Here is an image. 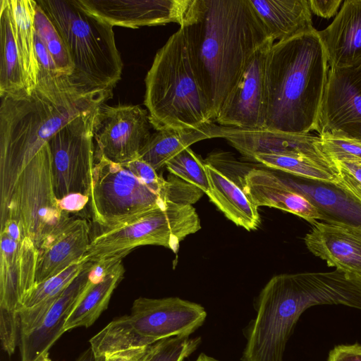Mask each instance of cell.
<instances>
[{"label": "cell", "instance_id": "obj_1", "mask_svg": "<svg viewBox=\"0 0 361 361\" xmlns=\"http://www.w3.org/2000/svg\"><path fill=\"white\" fill-rule=\"evenodd\" d=\"M180 27L214 123L249 61L270 36L250 0H192Z\"/></svg>", "mask_w": 361, "mask_h": 361}, {"label": "cell", "instance_id": "obj_2", "mask_svg": "<svg viewBox=\"0 0 361 361\" xmlns=\"http://www.w3.org/2000/svg\"><path fill=\"white\" fill-rule=\"evenodd\" d=\"M112 95V91L82 92L61 78H39L31 94L0 96V214L22 171L53 135Z\"/></svg>", "mask_w": 361, "mask_h": 361}, {"label": "cell", "instance_id": "obj_3", "mask_svg": "<svg viewBox=\"0 0 361 361\" xmlns=\"http://www.w3.org/2000/svg\"><path fill=\"white\" fill-rule=\"evenodd\" d=\"M321 305L361 310V280L336 269L273 276L256 298L255 317L243 331L246 343L241 361H283L301 314Z\"/></svg>", "mask_w": 361, "mask_h": 361}, {"label": "cell", "instance_id": "obj_4", "mask_svg": "<svg viewBox=\"0 0 361 361\" xmlns=\"http://www.w3.org/2000/svg\"><path fill=\"white\" fill-rule=\"evenodd\" d=\"M328 73L326 54L315 28L274 42L266 66L263 129L288 133L317 131Z\"/></svg>", "mask_w": 361, "mask_h": 361}, {"label": "cell", "instance_id": "obj_5", "mask_svg": "<svg viewBox=\"0 0 361 361\" xmlns=\"http://www.w3.org/2000/svg\"><path fill=\"white\" fill-rule=\"evenodd\" d=\"M145 82L144 104L156 130L213 123L180 27L157 51Z\"/></svg>", "mask_w": 361, "mask_h": 361}, {"label": "cell", "instance_id": "obj_6", "mask_svg": "<svg viewBox=\"0 0 361 361\" xmlns=\"http://www.w3.org/2000/svg\"><path fill=\"white\" fill-rule=\"evenodd\" d=\"M61 35L73 64L70 82L85 92L112 91L123 63L113 26L77 4L75 0H38Z\"/></svg>", "mask_w": 361, "mask_h": 361}, {"label": "cell", "instance_id": "obj_7", "mask_svg": "<svg viewBox=\"0 0 361 361\" xmlns=\"http://www.w3.org/2000/svg\"><path fill=\"white\" fill-rule=\"evenodd\" d=\"M205 309L178 297H140L129 314L114 319L90 340L97 361L147 350L173 336H190L204 322Z\"/></svg>", "mask_w": 361, "mask_h": 361}, {"label": "cell", "instance_id": "obj_8", "mask_svg": "<svg viewBox=\"0 0 361 361\" xmlns=\"http://www.w3.org/2000/svg\"><path fill=\"white\" fill-rule=\"evenodd\" d=\"M201 228L200 219L192 204L169 202L135 220L114 228L101 229L91 238L86 262L123 259L134 248L161 245L177 252L188 235Z\"/></svg>", "mask_w": 361, "mask_h": 361}, {"label": "cell", "instance_id": "obj_9", "mask_svg": "<svg viewBox=\"0 0 361 361\" xmlns=\"http://www.w3.org/2000/svg\"><path fill=\"white\" fill-rule=\"evenodd\" d=\"M98 106L82 112L48 142L54 192L61 208L69 214L81 211L90 201L94 165L93 128Z\"/></svg>", "mask_w": 361, "mask_h": 361}, {"label": "cell", "instance_id": "obj_10", "mask_svg": "<svg viewBox=\"0 0 361 361\" xmlns=\"http://www.w3.org/2000/svg\"><path fill=\"white\" fill-rule=\"evenodd\" d=\"M95 158L89 202L93 221L101 229L133 221L169 202L123 164L100 155Z\"/></svg>", "mask_w": 361, "mask_h": 361}, {"label": "cell", "instance_id": "obj_11", "mask_svg": "<svg viewBox=\"0 0 361 361\" xmlns=\"http://www.w3.org/2000/svg\"><path fill=\"white\" fill-rule=\"evenodd\" d=\"M69 217L54 192L52 157L48 142L18 177L11 200L0 214V224L11 218L19 220L39 249Z\"/></svg>", "mask_w": 361, "mask_h": 361}, {"label": "cell", "instance_id": "obj_12", "mask_svg": "<svg viewBox=\"0 0 361 361\" xmlns=\"http://www.w3.org/2000/svg\"><path fill=\"white\" fill-rule=\"evenodd\" d=\"M0 339L12 355L20 342L19 310L36 285L39 249L26 233L0 231Z\"/></svg>", "mask_w": 361, "mask_h": 361}, {"label": "cell", "instance_id": "obj_13", "mask_svg": "<svg viewBox=\"0 0 361 361\" xmlns=\"http://www.w3.org/2000/svg\"><path fill=\"white\" fill-rule=\"evenodd\" d=\"M151 126L147 110L139 105L102 104L93 128L95 155L118 164L137 159L152 135Z\"/></svg>", "mask_w": 361, "mask_h": 361}, {"label": "cell", "instance_id": "obj_14", "mask_svg": "<svg viewBox=\"0 0 361 361\" xmlns=\"http://www.w3.org/2000/svg\"><path fill=\"white\" fill-rule=\"evenodd\" d=\"M317 132L361 141V67L330 68Z\"/></svg>", "mask_w": 361, "mask_h": 361}, {"label": "cell", "instance_id": "obj_15", "mask_svg": "<svg viewBox=\"0 0 361 361\" xmlns=\"http://www.w3.org/2000/svg\"><path fill=\"white\" fill-rule=\"evenodd\" d=\"M274 39L269 37L253 54L216 120L219 126L263 129L266 111V66Z\"/></svg>", "mask_w": 361, "mask_h": 361}, {"label": "cell", "instance_id": "obj_16", "mask_svg": "<svg viewBox=\"0 0 361 361\" xmlns=\"http://www.w3.org/2000/svg\"><path fill=\"white\" fill-rule=\"evenodd\" d=\"M214 137H223L244 157L252 159L256 154H272L306 157L336 171L334 161L323 149L319 135L288 133L265 129H240L215 125Z\"/></svg>", "mask_w": 361, "mask_h": 361}, {"label": "cell", "instance_id": "obj_17", "mask_svg": "<svg viewBox=\"0 0 361 361\" xmlns=\"http://www.w3.org/2000/svg\"><path fill=\"white\" fill-rule=\"evenodd\" d=\"M82 8L114 26L138 28L182 23L192 0H75Z\"/></svg>", "mask_w": 361, "mask_h": 361}, {"label": "cell", "instance_id": "obj_18", "mask_svg": "<svg viewBox=\"0 0 361 361\" xmlns=\"http://www.w3.org/2000/svg\"><path fill=\"white\" fill-rule=\"evenodd\" d=\"M94 263L86 267L64 290L43 317L27 334L20 336L21 361H38L63 334L64 325L71 311L92 281L90 271Z\"/></svg>", "mask_w": 361, "mask_h": 361}, {"label": "cell", "instance_id": "obj_19", "mask_svg": "<svg viewBox=\"0 0 361 361\" xmlns=\"http://www.w3.org/2000/svg\"><path fill=\"white\" fill-rule=\"evenodd\" d=\"M240 182L246 195L257 207L277 208L295 214L312 225L322 219L318 209L273 169L266 166L250 168Z\"/></svg>", "mask_w": 361, "mask_h": 361}, {"label": "cell", "instance_id": "obj_20", "mask_svg": "<svg viewBox=\"0 0 361 361\" xmlns=\"http://www.w3.org/2000/svg\"><path fill=\"white\" fill-rule=\"evenodd\" d=\"M90 228L83 218L70 216L39 248L36 284L65 270L85 255Z\"/></svg>", "mask_w": 361, "mask_h": 361}, {"label": "cell", "instance_id": "obj_21", "mask_svg": "<svg viewBox=\"0 0 361 361\" xmlns=\"http://www.w3.org/2000/svg\"><path fill=\"white\" fill-rule=\"evenodd\" d=\"M307 249L328 266L361 280V231L345 226L316 221L305 238Z\"/></svg>", "mask_w": 361, "mask_h": 361}, {"label": "cell", "instance_id": "obj_22", "mask_svg": "<svg viewBox=\"0 0 361 361\" xmlns=\"http://www.w3.org/2000/svg\"><path fill=\"white\" fill-rule=\"evenodd\" d=\"M330 68L361 67V0H346L331 23L318 31Z\"/></svg>", "mask_w": 361, "mask_h": 361}, {"label": "cell", "instance_id": "obj_23", "mask_svg": "<svg viewBox=\"0 0 361 361\" xmlns=\"http://www.w3.org/2000/svg\"><path fill=\"white\" fill-rule=\"evenodd\" d=\"M280 176L318 209L322 216V221L336 224L361 231V205L340 189L331 183L293 176H292L294 178Z\"/></svg>", "mask_w": 361, "mask_h": 361}, {"label": "cell", "instance_id": "obj_24", "mask_svg": "<svg viewBox=\"0 0 361 361\" xmlns=\"http://www.w3.org/2000/svg\"><path fill=\"white\" fill-rule=\"evenodd\" d=\"M209 182L206 195L227 219L247 231L256 230L260 224L258 207L246 195L242 185L222 171L205 161Z\"/></svg>", "mask_w": 361, "mask_h": 361}, {"label": "cell", "instance_id": "obj_25", "mask_svg": "<svg viewBox=\"0 0 361 361\" xmlns=\"http://www.w3.org/2000/svg\"><path fill=\"white\" fill-rule=\"evenodd\" d=\"M250 1L274 40H285L314 29L308 0Z\"/></svg>", "mask_w": 361, "mask_h": 361}, {"label": "cell", "instance_id": "obj_26", "mask_svg": "<svg viewBox=\"0 0 361 361\" xmlns=\"http://www.w3.org/2000/svg\"><path fill=\"white\" fill-rule=\"evenodd\" d=\"M84 258L61 273L35 285L19 310L20 336L35 329L64 290L86 267Z\"/></svg>", "mask_w": 361, "mask_h": 361}, {"label": "cell", "instance_id": "obj_27", "mask_svg": "<svg viewBox=\"0 0 361 361\" xmlns=\"http://www.w3.org/2000/svg\"><path fill=\"white\" fill-rule=\"evenodd\" d=\"M124 273L122 259H120L101 279L94 281L92 279V281L68 317L64 331L92 326L107 309L111 295L123 279Z\"/></svg>", "mask_w": 361, "mask_h": 361}, {"label": "cell", "instance_id": "obj_28", "mask_svg": "<svg viewBox=\"0 0 361 361\" xmlns=\"http://www.w3.org/2000/svg\"><path fill=\"white\" fill-rule=\"evenodd\" d=\"M213 124L198 128H164L156 130L140 150L138 159L158 171L193 143L213 138Z\"/></svg>", "mask_w": 361, "mask_h": 361}, {"label": "cell", "instance_id": "obj_29", "mask_svg": "<svg viewBox=\"0 0 361 361\" xmlns=\"http://www.w3.org/2000/svg\"><path fill=\"white\" fill-rule=\"evenodd\" d=\"M27 92L9 0L0 1V96Z\"/></svg>", "mask_w": 361, "mask_h": 361}, {"label": "cell", "instance_id": "obj_30", "mask_svg": "<svg viewBox=\"0 0 361 361\" xmlns=\"http://www.w3.org/2000/svg\"><path fill=\"white\" fill-rule=\"evenodd\" d=\"M35 3L33 0H9L14 35L28 94H31L37 86L39 73L35 47L33 13Z\"/></svg>", "mask_w": 361, "mask_h": 361}, {"label": "cell", "instance_id": "obj_31", "mask_svg": "<svg viewBox=\"0 0 361 361\" xmlns=\"http://www.w3.org/2000/svg\"><path fill=\"white\" fill-rule=\"evenodd\" d=\"M252 159L271 169L298 178L331 184L337 180V171L306 157L256 154Z\"/></svg>", "mask_w": 361, "mask_h": 361}, {"label": "cell", "instance_id": "obj_32", "mask_svg": "<svg viewBox=\"0 0 361 361\" xmlns=\"http://www.w3.org/2000/svg\"><path fill=\"white\" fill-rule=\"evenodd\" d=\"M35 1L33 13L35 33L51 55L59 73L63 76L71 77L74 68L65 43L48 16Z\"/></svg>", "mask_w": 361, "mask_h": 361}, {"label": "cell", "instance_id": "obj_33", "mask_svg": "<svg viewBox=\"0 0 361 361\" xmlns=\"http://www.w3.org/2000/svg\"><path fill=\"white\" fill-rule=\"evenodd\" d=\"M171 174L199 188L204 193L209 190L205 161L188 147L171 159L165 166Z\"/></svg>", "mask_w": 361, "mask_h": 361}, {"label": "cell", "instance_id": "obj_34", "mask_svg": "<svg viewBox=\"0 0 361 361\" xmlns=\"http://www.w3.org/2000/svg\"><path fill=\"white\" fill-rule=\"evenodd\" d=\"M201 337L173 336L152 345L140 361H184L201 343Z\"/></svg>", "mask_w": 361, "mask_h": 361}, {"label": "cell", "instance_id": "obj_35", "mask_svg": "<svg viewBox=\"0 0 361 361\" xmlns=\"http://www.w3.org/2000/svg\"><path fill=\"white\" fill-rule=\"evenodd\" d=\"M319 135L321 137L324 150L334 163L337 161L361 162V141L327 134Z\"/></svg>", "mask_w": 361, "mask_h": 361}, {"label": "cell", "instance_id": "obj_36", "mask_svg": "<svg viewBox=\"0 0 361 361\" xmlns=\"http://www.w3.org/2000/svg\"><path fill=\"white\" fill-rule=\"evenodd\" d=\"M337 180L334 185L361 205V162H334Z\"/></svg>", "mask_w": 361, "mask_h": 361}, {"label": "cell", "instance_id": "obj_37", "mask_svg": "<svg viewBox=\"0 0 361 361\" xmlns=\"http://www.w3.org/2000/svg\"><path fill=\"white\" fill-rule=\"evenodd\" d=\"M35 47L39 68V73L54 78L63 76L59 73L51 55L36 33L35 35Z\"/></svg>", "mask_w": 361, "mask_h": 361}, {"label": "cell", "instance_id": "obj_38", "mask_svg": "<svg viewBox=\"0 0 361 361\" xmlns=\"http://www.w3.org/2000/svg\"><path fill=\"white\" fill-rule=\"evenodd\" d=\"M326 361H361V344L336 345L329 353Z\"/></svg>", "mask_w": 361, "mask_h": 361}, {"label": "cell", "instance_id": "obj_39", "mask_svg": "<svg viewBox=\"0 0 361 361\" xmlns=\"http://www.w3.org/2000/svg\"><path fill=\"white\" fill-rule=\"evenodd\" d=\"M341 3V0H308L311 12L326 19L336 16Z\"/></svg>", "mask_w": 361, "mask_h": 361}, {"label": "cell", "instance_id": "obj_40", "mask_svg": "<svg viewBox=\"0 0 361 361\" xmlns=\"http://www.w3.org/2000/svg\"><path fill=\"white\" fill-rule=\"evenodd\" d=\"M75 361H97L91 347L85 350Z\"/></svg>", "mask_w": 361, "mask_h": 361}, {"label": "cell", "instance_id": "obj_41", "mask_svg": "<svg viewBox=\"0 0 361 361\" xmlns=\"http://www.w3.org/2000/svg\"><path fill=\"white\" fill-rule=\"evenodd\" d=\"M195 361H219L203 353H200Z\"/></svg>", "mask_w": 361, "mask_h": 361}, {"label": "cell", "instance_id": "obj_42", "mask_svg": "<svg viewBox=\"0 0 361 361\" xmlns=\"http://www.w3.org/2000/svg\"><path fill=\"white\" fill-rule=\"evenodd\" d=\"M38 361H51V360L49 357V353H48L46 355L41 357Z\"/></svg>", "mask_w": 361, "mask_h": 361}]
</instances>
